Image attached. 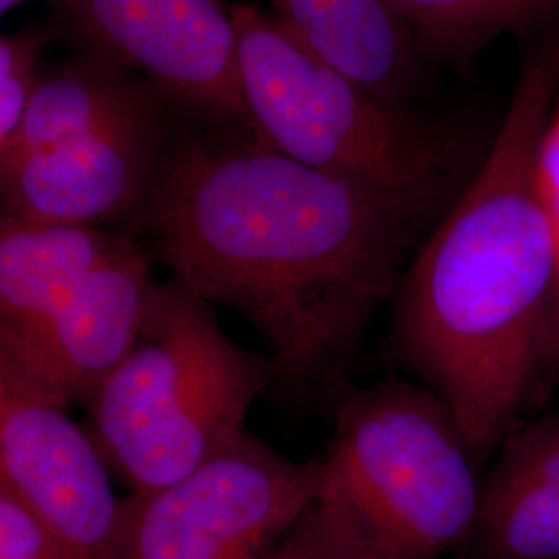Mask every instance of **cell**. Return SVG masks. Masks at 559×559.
<instances>
[{
  "label": "cell",
  "mask_w": 559,
  "mask_h": 559,
  "mask_svg": "<svg viewBox=\"0 0 559 559\" xmlns=\"http://www.w3.org/2000/svg\"><path fill=\"white\" fill-rule=\"evenodd\" d=\"M425 218L258 141L193 135L168 143L138 224L170 278L255 328L278 388L338 404Z\"/></svg>",
  "instance_id": "1"
},
{
  "label": "cell",
  "mask_w": 559,
  "mask_h": 559,
  "mask_svg": "<svg viewBox=\"0 0 559 559\" xmlns=\"http://www.w3.org/2000/svg\"><path fill=\"white\" fill-rule=\"evenodd\" d=\"M558 96L559 32L528 55L485 160L392 297L396 357L479 466L559 371V237L535 166Z\"/></svg>",
  "instance_id": "2"
},
{
  "label": "cell",
  "mask_w": 559,
  "mask_h": 559,
  "mask_svg": "<svg viewBox=\"0 0 559 559\" xmlns=\"http://www.w3.org/2000/svg\"><path fill=\"white\" fill-rule=\"evenodd\" d=\"M272 388L270 355L228 338L214 305L170 278L158 284L133 348L85 404V429L131 493L156 491L239 441L251 406Z\"/></svg>",
  "instance_id": "3"
},
{
  "label": "cell",
  "mask_w": 559,
  "mask_h": 559,
  "mask_svg": "<svg viewBox=\"0 0 559 559\" xmlns=\"http://www.w3.org/2000/svg\"><path fill=\"white\" fill-rule=\"evenodd\" d=\"M240 80L258 143L431 216L459 160L438 129L381 100L302 46L274 13L233 4Z\"/></svg>",
  "instance_id": "4"
},
{
  "label": "cell",
  "mask_w": 559,
  "mask_h": 559,
  "mask_svg": "<svg viewBox=\"0 0 559 559\" xmlns=\"http://www.w3.org/2000/svg\"><path fill=\"white\" fill-rule=\"evenodd\" d=\"M321 460V501L378 559H440L473 539L477 460L443 400L420 383L383 380L346 392Z\"/></svg>",
  "instance_id": "5"
},
{
  "label": "cell",
  "mask_w": 559,
  "mask_h": 559,
  "mask_svg": "<svg viewBox=\"0 0 559 559\" xmlns=\"http://www.w3.org/2000/svg\"><path fill=\"white\" fill-rule=\"evenodd\" d=\"M321 460L245 433L189 477L122 500L115 559H261L318 500Z\"/></svg>",
  "instance_id": "6"
},
{
  "label": "cell",
  "mask_w": 559,
  "mask_h": 559,
  "mask_svg": "<svg viewBox=\"0 0 559 559\" xmlns=\"http://www.w3.org/2000/svg\"><path fill=\"white\" fill-rule=\"evenodd\" d=\"M62 7L90 57L140 71L160 98L258 141L230 7L221 0H64Z\"/></svg>",
  "instance_id": "7"
},
{
  "label": "cell",
  "mask_w": 559,
  "mask_h": 559,
  "mask_svg": "<svg viewBox=\"0 0 559 559\" xmlns=\"http://www.w3.org/2000/svg\"><path fill=\"white\" fill-rule=\"evenodd\" d=\"M158 284L147 249L127 235L40 325L0 332V388L85 406L133 348Z\"/></svg>",
  "instance_id": "8"
},
{
  "label": "cell",
  "mask_w": 559,
  "mask_h": 559,
  "mask_svg": "<svg viewBox=\"0 0 559 559\" xmlns=\"http://www.w3.org/2000/svg\"><path fill=\"white\" fill-rule=\"evenodd\" d=\"M112 471L67 408L0 388V487L13 491L73 559H115L122 500Z\"/></svg>",
  "instance_id": "9"
},
{
  "label": "cell",
  "mask_w": 559,
  "mask_h": 559,
  "mask_svg": "<svg viewBox=\"0 0 559 559\" xmlns=\"http://www.w3.org/2000/svg\"><path fill=\"white\" fill-rule=\"evenodd\" d=\"M166 150L158 115L0 162L2 216L96 228L138 221Z\"/></svg>",
  "instance_id": "10"
},
{
  "label": "cell",
  "mask_w": 559,
  "mask_h": 559,
  "mask_svg": "<svg viewBox=\"0 0 559 559\" xmlns=\"http://www.w3.org/2000/svg\"><path fill=\"white\" fill-rule=\"evenodd\" d=\"M473 540L479 559H559V415L501 441Z\"/></svg>",
  "instance_id": "11"
},
{
  "label": "cell",
  "mask_w": 559,
  "mask_h": 559,
  "mask_svg": "<svg viewBox=\"0 0 559 559\" xmlns=\"http://www.w3.org/2000/svg\"><path fill=\"white\" fill-rule=\"evenodd\" d=\"M267 2L302 46L381 100L399 104L411 90L419 41L385 0Z\"/></svg>",
  "instance_id": "12"
},
{
  "label": "cell",
  "mask_w": 559,
  "mask_h": 559,
  "mask_svg": "<svg viewBox=\"0 0 559 559\" xmlns=\"http://www.w3.org/2000/svg\"><path fill=\"white\" fill-rule=\"evenodd\" d=\"M124 239L96 226L0 216V332L40 325Z\"/></svg>",
  "instance_id": "13"
},
{
  "label": "cell",
  "mask_w": 559,
  "mask_h": 559,
  "mask_svg": "<svg viewBox=\"0 0 559 559\" xmlns=\"http://www.w3.org/2000/svg\"><path fill=\"white\" fill-rule=\"evenodd\" d=\"M160 96L115 64L87 57L41 78L20 135L0 162L44 152L124 122L158 117Z\"/></svg>",
  "instance_id": "14"
},
{
  "label": "cell",
  "mask_w": 559,
  "mask_h": 559,
  "mask_svg": "<svg viewBox=\"0 0 559 559\" xmlns=\"http://www.w3.org/2000/svg\"><path fill=\"white\" fill-rule=\"evenodd\" d=\"M419 46L471 55L503 34L558 15L559 0H385Z\"/></svg>",
  "instance_id": "15"
},
{
  "label": "cell",
  "mask_w": 559,
  "mask_h": 559,
  "mask_svg": "<svg viewBox=\"0 0 559 559\" xmlns=\"http://www.w3.org/2000/svg\"><path fill=\"white\" fill-rule=\"evenodd\" d=\"M48 38L44 29H23L0 38V152L20 135L40 87V59Z\"/></svg>",
  "instance_id": "16"
},
{
  "label": "cell",
  "mask_w": 559,
  "mask_h": 559,
  "mask_svg": "<svg viewBox=\"0 0 559 559\" xmlns=\"http://www.w3.org/2000/svg\"><path fill=\"white\" fill-rule=\"evenodd\" d=\"M261 559H378L336 508L313 501Z\"/></svg>",
  "instance_id": "17"
},
{
  "label": "cell",
  "mask_w": 559,
  "mask_h": 559,
  "mask_svg": "<svg viewBox=\"0 0 559 559\" xmlns=\"http://www.w3.org/2000/svg\"><path fill=\"white\" fill-rule=\"evenodd\" d=\"M0 559H73L69 547L23 501L0 487Z\"/></svg>",
  "instance_id": "18"
},
{
  "label": "cell",
  "mask_w": 559,
  "mask_h": 559,
  "mask_svg": "<svg viewBox=\"0 0 559 559\" xmlns=\"http://www.w3.org/2000/svg\"><path fill=\"white\" fill-rule=\"evenodd\" d=\"M535 166L540 195L545 200L559 237V96L540 133Z\"/></svg>",
  "instance_id": "19"
},
{
  "label": "cell",
  "mask_w": 559,
  "mask_h": 559,
  "mask_svg": "<svg viewBox=\"0 0 559 559\" xmlns=\"http://www.w3.org/2000/svg\"><path fill=\"white\" fill-rule=\"evenodd\" d=\"M23 2H27V0H0V11L7 15L11 9H15V7H20ZM60 4L64 2V0H59Z\"/></svg>",
  "instance_id": "20"
}]
</instances>
